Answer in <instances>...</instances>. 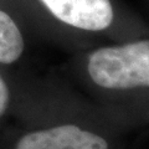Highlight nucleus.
Instances as JSON below:
<instances>
[{
	"label": "nucleus",
	"instance_id": "nucleus-1",
	"mask_svg": "<svg viewBox=\"0 0 149 149\" xmlns=\"http://www.w3.org/2000/svg\"><path fill=\"white\" fill-rule=\"evenodd\" d=\"M92 81L103 88L129 90L149 85V42L147 40L96 50L88 58Z\"/></svg>",
	"mask_w": 149,
	"mask_h": 149
},
{
	"label": "nucleus",
	"instance_id": "nucleus-2",
	"mask_svg": "<svg viewBox=\"0 0 149 149\" xmlns=\"http://www.w3.org/2000/svg\"><path fill=\"white\" fill-rule=\"evenodd\" d=\"M58 20L82 30L100 31L113 20L109 0H41Z\"/></svg>",
	"mask_w": 149,
	"mask_h": 149
},
{
	"label": "nucleus",
	"instance_id": "nucleus-3",
	"mask_svg": "<svg viewBox=\"0 0 149 149\" xmlns=\"http://www.w3.org/2000/svg\"><path fill=\"white\" fill-rule=\"evenodd\" d=\"M15 149H108L102 137L74 124L27 133Z\"/></svg>",
	"mask_w": 149,
	"mask_h": 149
},
{
	"label": "nucleus",
	"instance_id": "nucleus-4",
	"mask_svg": "<svg viewBox=\"0 0 149 149\" xmlns=\"http://www.w3.org/2000/svg\"><path fill=\"white\" fill-rule=\"evenodd\" d=\"M24 51V39L15 21L0 10V62L13 63Z\"/></svg>",
	"mask_w": 149,
	"mask_h": 149
},
{
	"label": "nucleus",
	"instance_id": "nucleus-5",
	"mask_svg": "<svg viewBox=\"0 0 149 149\" xmlns=\"http://www.w3.org/2000/svg\"><path fill=\"white\" fill-rule=\"evenodd\" d=\"M9 103V90L5 81L0 77V117L5 113Z\"/></svg>",
	"mask_w": 149,
	"mask_h": 149
}]
</instances>
